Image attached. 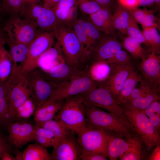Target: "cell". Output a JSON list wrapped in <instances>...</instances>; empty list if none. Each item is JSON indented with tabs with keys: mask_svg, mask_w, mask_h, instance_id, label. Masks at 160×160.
Wrapping results in <instances>:
<instances>
[{
	"mask_svg": "<svg viewBox=\"0 0 160 160\" xmlns=\"http://www.w3.org/2000/svg\"><path fill=\"white\" fill-rule=\"evenodd\" d=\"M139 0H118L119 4L128 9L139 7Z\"/></svg>",
	"mask_w": 160,
	"mask_h": 160,
	"instance_id": "48",
	"label": "cell"
},
{
	"mask_svg": "<svg viewBox=\"0 0 160 160\" xmlns=\"http://www.w3.org/2000/svg\"><path fill=\"white\" fill-rule=\"evenodd\" d=\"M8 91L9 114L15 116L16 110L31 95V92L21 66L13 64L11 73L5 81Z\"/></svg>",
	"mask_w": 160,
	"mask_h": 160,
	"instance_id": "6",
	"label": "cell"
},
{
	"mask_svg": "<svg viewBox=\"0 0 160 160\" xmlns=\"http://www.w3.org/2000/svg\"><path fill=\"white\" fill-rule=\"evenodd\" d=\"M81 155L100 153L108 157L107 143L109 135L102 129L86 126L76 133Z\"/></svg>",
	"mask_w": 160,
	"mask_h": 160,
	"instance_id": "9",
	"label": "cell"
},
{
	"mask_svg": "<svg viewBox=\"0 0 160 160\" xmlns=\"http://www.w3.org/2000/svg\"><path fill=\"white\" fill-rule=\"evenodd\" d=\"M130 15L127 8L119 4L112 15L113 27L121 35H127V30Z\"/></svg>",
	"mask_w": 160,
	"mask_h": 160,
	"instance_id": "26",
	"label": "cell"
},
{
	"mask_svg": "<svg viewBox=\"0 0 160 160\" xmlns=\"http://www.w3.org/2000/svg\"><path fill=\"white\" fill-rule=\"evenodd\" d=\"M34 140L45 148L53 147L58 141L53 134L41 127L34 126Z\"/></svg>",
	"mask_w": 160,
	"mask_h": 160,
	"instance_id": "31",
	"label": "cell"
},
{
	"mask_svg": "<svg viewBox=\"0 0 160 160\" xmlns=\"http://www.w3.org/2000/svg\"><path fill=\"white\" fill-rule=\"evenodd\" d=\"M107 156L100 153H95L81 155V159L82 160H107Z\"/></svg>",
	"mask_w": 160,
	"mask_h": 160,
	"instance_id": "47",
	"label": "cell"
},
{
	"mask_svg": "<svg viewBox=\"0 0 160 160\" xmlns=\"http://www.w3.org/2000/svg\"><path fill=\"white\" fill-rule=\"evenodd\" d=\"M159 90L155 88H152L146 93L132 100L129 103L125 104L139 110H144L152 102L160 99L158 94Z\"/></svg>",
	"mask_w": 160,
	"mask_h": 160,
	"instance_id": "29",
	"label": "cell"
},
{
	"mask_svg": "<svg viewBox=\"0 0 160 160\" xmlns=\"http://www.w3.org/2000/svg\"><path fill=\"white\" fill-rule=\"evenodd\" d=\"M6 37L13 41L29 45L39 29L19 16H10L4 24Z\"/></svg>",
	"mask_w": 160,
	"mask_h": 160,
	"instance_id": "10",
	"label": "cell"
},
{
	"mask_svg": "<svg viewBox=\"0 0 160 160\" xmlns=\"http://www.w3.org/2000/svg\"><path fill=\"white\" fill-rule=\"evenodd\" d=\"M20 15L37 29L55 35L60 23L52 9L41 4L39 0H24Z\"/></svg>",
	"mask_w": 160,
	"mask_h": 160,
	"instance_id": "4",
	"label": "cell"
},
{
	"mask_svg": "<svg viewBox=\"0 0 160 160\" xmlns=\"http://www.w3.org/2000/svg\"><path fill=\"white\" fill-rule=\"evenodd\" d=\"M122 38V46L134 58L141 60L147 56V53L139 42L127 35Z\"/></svg>",
	"mask_w": 160,
	"mask_h": 160,
	"instance_id": "30",
	"label": "cell"
},
{
	"mask_svg": "<svg viewBox=\"0 0 160 160\" xmlns=\"http://www.w3.org/2000/svg\"><path fill=\"white\" fill-rule=\"evenodd\" d=\"M53 33L39 30L35 38L29 45L27 58L21 65V71L24 74L38 67V59L41 55L52 47L55 44Z\"/></svg>",
	"mask_w": 160,
	"mask_h": 160,
	"instance_id": "11",
	"label": "cell"
},
{
	"mask_svg": "<svg viewBox=\"0 0 160 160\" xmlns=\"http://www.w3.org/2000/svg\"><path fill=\"white\" fill-rule=\"evenodd\" d=\"M131 16L135 21L144 27H155L157 24L149 21L146 15V9H141L137 8L128 9Z\"/></svg>",
	"mask_w": 160,
	"mask_h": 160,
	"instance_id": "41",
	"label": "cell"
},
{
	"mask_svg": "<svg viewBox=\"0 0 160 160\" xmlns=\"http://www.w3.org/2000/svg\"><path fill=\"white\" fill-rule=\"evenodd\" d=\"M144 111L151 123L159 132L160 127V103L159 100L151 103Z\"/></svg>",
	"mask_w": 160,
	"mask_h": 160,
	"instance_id": "37",
	"label": "cell"
},
{
	"mask_svg": "<svg viewBox=\"0 0 160 160\" xmlns=\"http://www.w3.org/2000/svg\"><path fill=\"white\" fill-rule=\"evenodd\" d=\"M110 66L107 62L93 61L87 71L90 78L98 84L105 81L110 71Z\"/></svg>",
	"mask_w": 160,
	"mask_h": 160,
	"instance_id": "27",
	"label": "cell"
},
{
	"mask_svg": "<svg viewBox=\"0 0 160 160\" xmlns=\"http://www.w3.org/2000/svg\"><path fill=\"white\" fill-rule=\"evenodd\" d=\"M122 108L126 119L135 130L140 135L142 141L148 148L151 149L160 145L159 132L151 123L144 110H139L127 104Z\"/></svg>",
	"mask_w": 160,
	"mask_h": 160,
	"instance_id": "5",
	"label": "cell"
},
{
	"mask_svg": "<svg viewBox=\"0 0 160 160\" xmlns=\"http://www.w3.org/2000/svg\"><path fill=\"white\" fill-rule=\"evenodd\" d=\"M85 103L86 126L113 132L121 137L128 139L134 137L135 133H137L126 118Z\"/></svg>",
	"mask_w": 160,
	"mask_h": 160,
	"instance_id": "1",
	"label": "cell"
},
{
	"mask_svg": "<svg viewBox=\"0 0 160 160\" xmlns=\"http://www.w3.org/2000/svg\"><path fill=\"white\" fill-rule=\"evenodd\" d=\"M1 159V160H15L14 157L9 152H5L2 154Z\"/></svg>",
	"mask_w": 160,
	"mask_h": 160,
	"instance_id": "54",
	"label": "cell"
},
{
	"mask_svg": "<svg viewBox=\"0 0 160 160\" xmlns=\"http://www.w3.org/2000/svg\"><path fill=\"white\" fill-rule=\"evenodd\" d=\"M14 153L15 160H23L22 152L17 149L15 150Z\"/></svg>",
	"mask_w": 160,
	"mask_h": 160,
	"instance_id": "55",
	"label": "cell"
},
{
	"mask_svg": "<svg viewBox=\"0 0 160 160\" xmlns=\"http://www.w3.org/2000/svg\"><path fill=\"white\" fill-rule=\"evenodd\" d=\"M155 4L157 7L159 8L160 6V0H154Z\"/></svg>",
	"mask_w": 160,
	"mask_h": 160,
	"instance_id": "59",
	"label": "cell"
},
{
	"mask_svg": "<svg viewBox=\"0 0 160 160\" xmlns=\"http://www.w3.org/2000/svg\"><path fill=\"white\" fill-rule=\"evenodd\" d=\"M82 94L85 102L89 105L126 118L121 107L105 88L98 85L92 90Z\"/></svg>",
	"mask_w": 160,
	"mask_h": 160,
	"instance_id": "12",
	"label": "cell"
},
{
	"mask_svg": "<svg viewBox=\"0 0 160 160\" xmlns=\"http://www.w3.org/2000/svg\"><path fill=\"white\" fill-rule=\"evenodd\" d=\"M9 140L20 148L35 139L34 126L26 122H12L8 127Z\"/></svg>",
	"mask_w": 160,
	"mask_h": 160,
	"instance_id": "16",
	"label": "cell"
},
{
	"mask_svg": "<svg viewBox=\"0 0 160 160\" xmlns=\"http://www.w3.org/2000/svg\"><path fill=\"white\" fill-rule=\"evenodd\" d=\"M153 52L142 60L140 69L152 88L159 90L160 83V59Z\"/></svg>",
	"mask_w": 160,
	"mask_h": 160,
	"instance_id": "17",
	"label": "cell"
},
{
	"mask_svg": "<svg viewBox=\"0 0 160 160\" xmlns=\"http://www.w3.org/2000/svg\"><path fill=\"white\" fill-rule=\"evenodd\" d=\"M53 7L65 9L78 8L76 0H60Z\"/></svg>",
	"mask_w": 160,
	"mask_h": 160,
	"instance_id": "46",
	"label": "cell"
},
{
	"mask_svg": "<svg viewBox=\"0 0 160 160\" xmlns=\"http://www.w3.org/2000/svg\"><path fill=\"white\" fill-rule=\"evenodd\" d=\"M77 20L95 46L105 33L98 28L90 20L77 18Z\"/></svg>",
	"mask_w": 160,
	"mask_h": 160,
	"instance_id": "33",
	"label": "cell"
},
{
	"mask_svg": "<svg viewBox=\"0 0 160 160\" xmlns=\"http://www.w3.org/2000/svg\"><path fill=\"white\" fill-rule=\"evenodd\" d=\"M85 101L82 94L65 99L54 119L67 129L77 133L86 127Z\"/></svg>",
	"mask_w": 160,
	"mask_h": 160,
	"instance_id": "3",
	"label": "cell"
},
{
	"mask_svg": "<svg viewBox=\"0 0 160 160\" xmlns=\"http://www.w3.org/2000/svg\"><path fill=\"white\" fill-rule=\"evenodd\" d=\"M51 9L59 22L65 26L70 27L78 18V8L65 9L53 7Z\"/></svg>",
	"mask_w": 160,
	"mask_h": 160,
	"instance_id": "32",
	"label": "cell"
},
{
	"mask_svg": "<svg viewBox=\"0 0 160 160\" xmlns=\"http://www.w3.org/2000/svg\"><path fill=\"white\" fill-rule=\"evenodd\" d=\"M36 108L51 97L57 85L47 76L46 73L37 67L25 74Z\"/></svg>",
	"mask_w": 160,
	"mask_h": 160,
	"instance_id": "8",
	"label": "cell"
},
{
	"mask_svg": "<svg viewBox=\"0 0 160 160\" xmlns=\"http://www.w3.org/2000/svg\"><path fill=\"white\" fill-rule=\"evenodd\" d=\"M80 71L65 62L45 72L49 78L57 85L60 82L69 80Z\"/></svg>",
	"mask_w": 160,
	"mask_h": 160,
	"instance_id": "22",
	"label": "cell"
},
{
	"mask_svg": "<svg viewBox=\"0 0 160 160\" xmlns=\"http://www.w3.org/2000/svg\"><path fill=\"white\" fill-rule=\"evenodd\" d=\"M111 9L102 7L95 13L89 15V20L105 33L115 34Z\"/></svg>",
	"mask_w": 160,
	"mask_h": 160,
	"instance_id": "20",
	"label": "cell"
},
{
	"mask_svg": "<svg viewBox=\"0 0 160 160\" xmlns=\"http://www.w3.org/2000/svg\"><path fill=\"white\" fill-rule=\"evenodd\" d=\"M10 150L9 146L6 140L0 134V159L3 153L5 152H9Z\"/></svg>",
	"mask_w": 160,
	"mask_h": 160,
	"instance_id": "49",
	"label": "cell"
},
{
	"mask_svg": "<svg viewBox=\"0 0 160 160\" xmlns=\"http://www.w3.org/2000/svg\"><path fill=\"white\" fill-rule=\"evenodd\" d=\"M149 160H160V145H157L155 146L152 153L148 158Z\"/></svg>",
	"mask_w": 160,
	"mask_h": 160,
	"instance_id": "51",
	"label": "cell"
},
{
	"mask_svg": "<svg viewBox=\"0 0 160 160\" xmlns=\"http://www.w3.org/2000/svg\"><path fill=\"white\" fill-rule=\"evenodd\" d=\"M70 132L65 137L58 141L53 147L51 156L53 160L81 159V150L76 139Z\"/></svg>",
	"mask_w": 160,
	"mask_h": 160,
	"instance_id": "13",
	"label": "cell"
},
{
	"mask_svg": "<svg viewBox=\"0 0 160 160\" xmlns=\"http://www.w3.org/2000/svg\"><path fill=\"white\" fill-rule=\"evenodd\" d=\"M4 13H5L4 12L2 6L1 0H0V23L2 19V17Z\"/></svg>",
	"mask_w": 160,
	"mask_h": 160,
	"instance_id": "57",
	"label": "cell"
},
{
	"mask_svg": "<svg viewBox=\"0 0 160 160\" xmlns=\"http://www.w3.org/2000/svg\"><path fill=\"white\" fill-rule=\"evenodd\" d=\"M78 8L84 14L90 15L99 11L102 7L97 2L91 0H76Z\"/></svg>",
	"mask_w": 160,
	"mask_h": 160,
	"instance_id": "42",
	"label": "cell"
},
{
	"mask_svg": "<svg viewBox=\"0 0 160 160\" xmlns=\"http://www.w3.org/2000/svg\"><path fill=\"white\" fill-rule=\"evenodd\" d=\"M148 28L154 44L156 53L159 54L160 52V36L157 28L149 27Z\"/></svg>",
	"mask_w": 160,
	"mask_h": 160,
	"instance_id": "45",
	"label": "cell"
},
{
	"mask_svg": "<svg viewBox=\"0 0 160 160\" xmlns=\"http://www.w3.org/2000/svg\"><path fill=\"white\" fill-rule=\"evenodd\" d=\"M43 4L47 7L51 8L60 0H42Z\"/></svg>",
	"mask_w": 160,
	"mask_h": 160,
	"instance_id": "53",
	"label": "cell"
},
{
	"mask_svg": "<svg viewBox=\"0 0 160 160\" xmlns=\"http://www.w3.org/2000/svg\"><path fill=\"white\" fill-rule=\"evenodd\" d=\"M6 43L9 47V51L13 64L21 65L28 56L29 45L15 42L8 39L5 35Z\"/></svg>",
	"mask_w": 160,
	"mask_h": 160,
	"instance_id": "24",
	"label": "cell"
},
{
	"mask_svg": "<svg viewBox=\"0 0 160 160\" xmlns=\"http://www.w3.org/2000/svg\"><path fill=\"white\" fill-rule=\"evenodd\" d=\"M99 4L102 7L111 9L115 0H91Z\"/></svg>",
	"mask_w": 160,
	"mask_h": 160,
	"instance_id": "50",
	"label": "cell"
},
{
	"mask_svg": "<svg viewBox=\"0 0 160 160\" xmlns=\"http://www.w3.org/2000/svg\"><path fill=\"white\" fill-rule=\"evenodd\" d=\"M141 143L135 145L129 148L119 158L121 160H139L141 159Z\"/></svg>",
	"mask_w": 160,
	"mask_h": 160,
	"instance_id": "43",
	"label": "cell"
},
{
	"mask_svg": "<svg viewBox=\"0 0 160 160\" xmlns=\"http://www.w3.org/2000/svg\"><path fill=\"white\" fill-rule=\"evenodd\" d=\"M141 143L135 138L128 139V142H126L121 138L109 135L107 143L108 157L110 160H117L129 148Z\"/></svg>",
	"mask_w": 160,
	"mask_h": 160,
	"instance_id": "19",
	"label": "cell"
},
{
	"mask_svg": "<svg viewBox=\"0 0 160 160\" xmlns=\"http://www.w3.org/2000/svg\"><path fill=\"white\" fill-rule=\"evenodd\" d=\"M36 109V105L31 96L17 108L15 116L18 118H29L35 113Z\"/></svg>",
	"mask_w": 160,
	"mask_h": 160,
	"instance_id": "38",
	"label": "cell"
},
{
	"mask_svg": "<svg viewBox=\"0 0 160 160\" xmlns=\"http://www.w3.org/2000/svg\"><path fill=\"white\" fill-rule=\"evenodd\" d=\"M35 125L44 128L52 132L59 141L70 132L59 122L53 119L43 122L35 123Z\"/></svg>",
	"mask_w": 160,
	"mask_h": 160,
	"instance_id": "34",
	"label": "cell"
},
{
	"mask_svg": "<svg viewBox=\"0 0 160 160\" xmlns=\"http://www.w3.org/2000/svg\"><path fill=\"white\" fill-rule=\"evenodd\" d=\"M4 25H1L0 24V38L5 34V32L4 30Z\"/></svg>",
	"mask_w": 160,
	"mask_h": 160,
	"instance_id": "58",
	"label": "cell"
},
{
	"mask_svg": "<svg viewBox=\"0 0 160 160\" xmlns=\"http://www.w3.org/2000/svg\"><path fill=\"white\" fill-rule=\"evenodd\" d=\"M131 57L126 51L121 49L106 62L109 64H126L130 63Z\"/></svg>",
	"mask_w": 160,
	"mask_h": 160,
	"instance_id": "44",
	"label": "cell"
},
{
	"mask_svg": "<svg viewBox=\"0 0 160 160\" xmlns=\"http://www.w3.org/2000/svg\"><path fill=\"white\" fill-rule=\"evenodd\" d=\"M6 43L5 40V34L0 38V54L5 48L4 45Z\"/></svg>",
	"mask_w": 160,
	"mask_h": 160,
	"instance_id": "56",
	"label": "cell"
},
{
	"mask_svg": "<svg viewBox=\"0 0 160 160\" xmlns=\"http://www.w3.org/2000/svg\"><path fill=\"white\" fill-rule=\"evenodd\" d=\"M98 84L92 79L86 71L81 70L69 80L58 84L47 100L55 102L89 92Z\"/></svg>",
	"mask_w": 160,
	"mask_h": 160,
	"instance_id": "7",
	"label": "cell"
},
{
	"mask_svg": "<svg viewBox=\"0 0 160 160\" xmlns=\"http://www.w3.org/2000/svg\"><path fill=\"white\" fill-rule=\"evenodd\" d=\"M128 36L136 41L140 44H146L142 32L139 29L137 23L130 15L127 30Z\"/></svg>",
	"mask_w": 160,
	"mask_h": 160,
	"instance_id": "39",
	"label": "cell"
},
{
	"mask_svg": "<svg viewBox=\"0 0 160 160\" xmlns=\"http://www.w3.org/2000/svg\"><path fill=\"white\" fill-rule=\"evenodd\" d=\"M142 80V76L134 68L124 83L116 100L118 104L120 105L124 104L138 83Z\"/></svg>",
	"mask_w": 160,
	"mask_h": 160,
	"instance_id": "25",
	"label": "cell"
},
{
	"mask_svg": "<svg viewBox=\"0 0 160 160\" xmlns=\"http://www.w3.org/2000/svg\"><path fill=\"white\" fill-rule=\"evenodd\" d=\"M154 4H155L154 0H139V6H150Z\"/></svg>",
	"mask_w": 160,
	"mask_h": 160,
	"instance_id": "52",
	"label": "cell"
},
{
	"mask_svg": "<svg viewBox=\"0 0 160 160\" xmlns=\"http://www.w3.org/2000/svg\"><path fill=\"white\" fill-rule=\"evenodd\" d=\"M5 13L10 16H19L22 7L23 0H1Z\"/></svg>",
	"mask_w": 160,
	"mask_h": 160,
	"instance_id": "40",
	"label": "cell"
},
{
	"mask_svg": "<svg viewBox=\"0 0 160 160\" xmlns=\"http://www.w3.org/2000/svg\"><path fill=\"white\" fill-rule=\"evenodd\" d=\"M12 65L9 52L5 48L0 54V82L7 80L11 73Z\"/></svg>",
	"mask_w": 160,
	"mask_h": 160,
	"instance_id": "36",
	"label": "cell"
},
{
	"mask_svg": "<svg viewBox=\"0 0 160 160\" xmlns=\"http://www.w3.org/2000/svg\"><path fill=\"white\" fill-rule=\"evenodd\" d=\"M122 45L115 34L104 33L93 48L89 59L106 61L121 49Z\"/></svg>",
	"mask_w": 160,
	"mask_h": 160,
	"instance_id": "15",
	"label": "cell"
},
{
	"mask_svg": "<svg viewBox=\"0 0 160 160\" xmlns=\"http://www.w3.org/2000/svg\"><path fill=\"white\" fill-rule=\"evenodd\" d=\"M65 99L55 102L47 101L36 108L33 119L35 123L43 122L53 119L60 110Z\"/></svg>",
	"mask_w": 160,
	"mask_h": 160,
	"instance_id": "21",
	"label": "cell"
},
{
	"mask_svg": "<svg viewBox=\"0 0 160 160\" xmlns=\"http://www.w3.org/2000/svg\"><path fill=\"white\" fill-rule=\"evenodd\" d=\"M23 153V160H51V154L45 148L37 143L30 144Z\"/></svg>",
	"mask_w": 160,
	"mask_h": 160,
	"instance_id": "28",
	"label": "cell"
},
{
	"mask_svg": "<svg viewBox=\"0 0 160 160\" xmlns=\"http://www.w3.org/2000/svg\"><path fill=\"white\" fill-rule=\"evenodd\" d=\"M110 71L106 79L98 86L107 89L116 100L126 79L134 68L130 63L110 64Z\"/></svg>",
	"mask_w": 160,
	"mask_h": 160,
	"instance_id": "14",
	"label": "cell"
},
{
	"mask_svg": "<svg viewBox=\"0 0 160 160\" xmlns=\"http://www.w3.org/2000/svg\"><path fill=\"white\" fill-rule=\"evenodd\" d=\"M8 91L5 81L0 82V127H8L15 120V116L9 114Z\"/></svg>",
	"mask_w": 160,
	"mask_h": 160,
	"instance_id": "23",
	"label": "cell"
},
{
	"mask_svg": "<svg viewBox=\"0 0 160 160\" xmlns=\"http://www.w3.org/2000/svg\"><path fill=\"white\" fill-rule=\"evenodd\" d=\"M55 36L60 46L66 62L75 68L82 69L89 60V55L82 47L73 29L60 23Z\"/></svg>",
	"mask_w": 160,
	"mask_h": 160,
	"instance_id": "2",
	"label": "cell"
},
{
	"mask_svg": "<svg viewBox=\"0 0 160 160\" xmlns=\"http://www.w3.org/2000/svg\"><path fill=\"white\" fill-rule=\"evenodd\" d=\"M77 19L72 23L70 27L74 31L82 47L89 55L90 57L94 46L80 24L78 22Z\"/></svg>",
	"mask_w": 160,
	"mask_h": 160,
	"instance_id": "35",
	"label": "cell"
},
{
	"mask_svg": "<svg viewBox=\"0 0 160 160\" xmlns=\"http://www.w3.org/2000/svg\"><path fill=\"white\" fill-rule=\"evenodd\" d=\"M65 62L60 46L56 41L52 47L39 57L37 64L38 67L47 72L56 65Z\"/></svg>",
	"mask_w": 160,
	"mask_h": 160,
	"instance_id": "18",
	"label": "cell"
}]
</instances>
